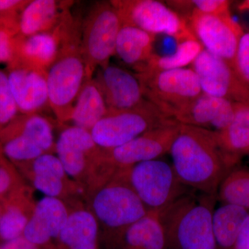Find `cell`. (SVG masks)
<instances>
[{
	"label": "cell",
	"instance_id": "obj_37",
	"mask_svg": "<svg viewBox=\"0 0 249 249\" xmlns=\"http://www.w3.org/2000/svg\"><path fill=\"white\" fill-rule=\"evenodd\" d=\"M13 175L6 167L0 165V196L6 194L12 186Z\"/></svg>",
	"mask_w": 249,
	"mask_h": 249
},
{
	"label": "cell",
	"instance_id": "obj_15",
	"mask_svg": "<svg viewBox=\"0 0 249 249\" xmlns=\"http://www.w3.org/2000/svg\"><path fill=\"white\" fill-rule=\"evenodd\" d=\"M235 104L229 100L202 93L177 111L172 119L178 124L220 132L233 119Z\"/></svg>",
	"mask_w": 249,
	"mask_h": 249
},
{
	"label": "cell",
	"instance_id": "obj_25",
	"mask_svg": "<svg viewBox=\"0 0 249 249\" xmlns=\"http://www.w3.org/2000/svg\"><path fill=\"white\" fill-rule=\"evenodd\" d=\"M248 210L235 205L222 204L214 209L212 227L218 249H232Z\"/></svg>",
	"mask_w": 249,
	"mask_h": 249
},
{
	"label": "cell",
	"instance_id": "obj_28",
	"mask_svg": "<svg viewBox=\"0 0 249 249\" xmlns=\"http://www.w3.org/2000/svg\"><path fill=\"white\" fill-rule=\"evenodd\" d=\"M217 198L222 204L249 211V170L235 167L229 172L218 188Z\"/></svg>",
	"mask_w": 249,
	"mask_h": 249
},
{
	"label": "cell",
	"instance_id": "obj_1",
	"mask_svg": "<svg viewBox=\"0 0 249 249\" xmlns=\"http://www.w3.org/2000/svg\"><path fill=\"white\" fill-rule=\"evenodd\" d=\"M82 22L70 9H66L53 31L58 37V52L47 70V88L49 107L60 123L70 121L77 98L86 80L82 51Z\"/></svg>",
	"mask_w": 249,
	"mask_h": 249
},
{
	"label": "cell",
	"instance_id": "obj_10",
	"mask_svg": "<svg viewBox=\"0 0 249 249\" xmlns=\"http://www.w3.org/2000/svg\"><path fill=\"white\" fill-rule=\"evenodd\" d=\"M179 127L178 123L167 124L148 131L121 146L101 149L100 163L114 175L139 163L160 159L170 152Z\"/></svg>",
	"mask_w": 249,
	"mask_h": 249
},
{
	"label": "cell",
	"instance_id": "obj_12",
	"mask_svg": "<svg viewBox=\"0 0 249 249\" xmlns=\"http://www.w3.org/2000/svg\"><path fill=\"white\" fill-rule=\"evenodd\" d=\"M192 69L198 77L203 93L249 104V85L225 60L204 49L192 64Z\"/></svg>",
	"mask_w": 249,
	"mask_h": 249
},
{
	"label": "cell",
	"instance_id": "obj_34",
	"mask_svg": "<svg viewBox=\"0 0 249 249\" xmlns=\"http://www.w3.org/2000/svg\"><path fill=\"white\" fill-rule=\"evenodd\" d=\"M29 1L23 0H0V16H17L22 12Z\"/></svg>",
	"mask_w": 249,
	"mask_h": 249
},
{
	"label": "cell",
	"instance_id": "obj_38",
	"mask_svg": "<svg viewBox=\"0 0 249 249\" xmlns=\"http://www.w3.org/2000/svg\"><path fill=\"white\" fill-rule=\"evenodd\" d=\"M238 9L241 11H249V0L242 1L238 6Z\"/></svg>",
	"mask_w": 249,
	"mask_h": 249
},
{
	"label": "cell",
	"instance_id": "obj_27",
	"mask_svg": "<svg viewBox=\"0 0 249 249\" xmlns=\"http://www.w3.org/2000/svg\"><path fill=\"white\" fill-rule=\"evenodd\" d=\"M204 49L196 39L182 41L178 42L173 53L165 55L153 53L147 62L135 70L137 73H142L186 68L188 65L193 63Z\"/></svg>",
	"mask_w": 249,
	"mask_h": 249
},
{
	"label": "cell",
	"instance_id": "obj_13",
	"mask_svg": "<svg viewBox=\"0 0 249 249\" xmlns=\"http://www.w3.org/2000/svg\"><path fill=\"white\" fill-rule=\"evenodd\" d=\"M7 72L11 92L21 114H40L49 107L47 71L18 58Z\"/></svg>",
	"mask_w": 249,
	"mask_h": 249
},
{
	"label": "cell",
	"instance_id": "obj_14",
	"mask_svg": "<svg viewBox=\"0 0 249 249\" xmlns=\"http://www.w3.org/2000/svg\"><path fill=\"white\" fill-rule=\"evenodd\" d=\"M108 110L122 111L142 106L147 101L136 75L116 65L98 69L93 76Z\"/></svg>",
	"mask_w": 249,
	"mask_h": 249
},
{
	"label": "cell",
	"instance_id": "obj_6",
	"mask_svg": "<svg viewBox=\"0 0 249 249\" xmlns=\"http://www.w3.org/2000/svg\"><path fill=\"white\" fill-rule=\"evenodd\" d=\"M175 123L176 121L165 116L155 105L146 101L133 109L108 110L107 114L90 132L100 148L110 150L148 131Z\"/></svg>",
	"mask_w": 249,
	"mask_h": 249
},
{
	"label": "cell",
	"instance_id": "obj_32",
	"mask_svg": "<svg viewBox=\"0 0 249 249\" xmlns=\"http://www.w3.org/2000/svg\"><path fill=\"white\" fill-rule=\"evenodd\" d=\"M18 108L10 88L7 73L0 70V131L18 116Z\"/></svg>",
	"mask_w": 249,
	"mask_h": 249
},
{
	"label": "cell",
	"instance_id": "obj_39",
	"mask_svg": "<svg viewBox=\"0 0 249 249\" xmlns=\"http://www.w3.org/2000/svg\"><path fill=\"white\" fill-rule=\"evenodd\" d=\"M1 213H2V211H1V208H0V217H1Z\"/></svg>",
	"mask_w": 249,
	"mask_h": 249
},
{
	"label": "cell",
	"instance_id": "obj_31",
	"mask_svg": "<svg viewBox=\"0 0 249 249\" xmlns=\"http://www.w3.org/2000/svg\"><path fill=\"white\" fill-rule=\"evenodd\" d=\"M19 16H0V62L9 63L14 58L15 43L19 35Z\"/></svg>",
	"mask_w": 249,
	"mask_h": 249
},
{
	"label": "cell",
	"instance_id": "obj_23",
	"mask_svg": "<svg viewBox=\"0 0 249 249\" xmlns=\"http://www.w3.org/2000/svg\"><path fill=\"white\" fill-rule=\"evenodd\" d=\"M107 112L106 101L96 81L93 78L85 80L70 119L74 124L73 126L91 132Z\"/></svg>",
	"mask_w": 249,
	"mask_h": 249
},
{
	"label": "cell",
	"instance_id": "obj_40",
	"mask_svg": "<svg viewBox=\"0 0 249 249\" xmlns=\"http://www.w3.org/2000/svg\"></svg>",
	"mask_w": 249,
	"mask_h": 249
},
{
	"label": "cell",
	"instance_id": "obj_22",
	"mask_svg": "<svg viewBox=\"0 0 249 249\" xmlns=\"http://www.w3.org/2000/svg\"><path fill=\"white\" fill-rule=\"evenodd\" d=\"M98 222L92 213L78 210L70 214L58 239L67 249H97Z\"/></svg>",
	"mask_w": 249,
	"mask_h": 249
},
{
	"label": "cell",
	"instance_id": "obj_4",
	"mask_svg": "<svg viewBox=\"0 0 249 249\" xmlns=\"http://www.w3.org/2000/svg\"><path fill=\"white\" fill-rule=\"evenodd\" d=\"M93 214L103 226L109 244L121 247L129 228L149 213L129 184L127 169L120 170L95 194Z\"/></svg>",
	"mask_w": 249,
	"mask_h": 249
},
{
	"label": "cell",
	"instance_id": "obj_18",
	"mask_svg": "<svg viewBox=\"0 0 249 249\" xmlns=\"http://www.w3.org/2000/svg\"><path fill=\"white\" fill-rule=\"evenodd\" d=\"M214 136L228 165L233 169L249 153V104L236 103L231 123Z\"/></svg>",
	"mask_w": 249,
	"mask_h": 249
},
{
	"label": "cell",
	"instance_id": "obj_35",
	"mask_svg": "<svg viewBox=\"0 0 249 249\" xmlns=\"http://www.w3.org/2000/svg\"><path fill=\"white\" fill-rule=\"evenodd\" d=\"M39 246L31 243L24 236L0 244V249H40Z\"/></svg>",
	"mask_w": 249,
	"mask_h": 249
},
{
	"label": "cell",
	"instance_id": "obj_5",
	"mask_svg": "<svg viewBox=\"0 0 249 249\" xmlns=\"http://www.w3.org/2000/svg\"><path fill=\"white\" fill-rule=\"evenodd\" d=\"M123 24L111 1H100L91 6L82 22V51L86 80L92 79L98 69L107 66L115 54L116 39Z\"/></svg>",
	"mask_w": 249,
	"mask_h": 249
},
{
	"label": "cell",
	"instance_id": "obj_21",
	"mask_svg": "<svg viewBox=\"0 0 249 249\" xmlns=\"http://www.w3.org/2000/svg\"><path fill=\"white\" fill-rule=\"evenodd\" d=\"M155 36L135 27L123 25L116 39L115 54L134 70L153 54Z\"/></svg>",
	"mask_w": 249,
	"mask_h": 249
},
{
	"label": "cell",
	"instance_id": "obj_36",
	"mask_svg": "<svg viewBox=\"0 0 249 249\" xmlns=\"http://www.w3.org/2000/svg\"><path fill=\"white\" fill-rule=\"evenodd\" d=\"M232 249H249V213L242 224Z\"/></svg>",
	"mask_w": 249,
	"mask_h": 249
},
{
	"label": "cell",
	"instance_id": "obj_3",
	"mask_svg": "<svg viewBox=\"0 0 249 249\" xmlns=\"http://www.w3.org/2000/svg\"><path fill=\"white\" fill-rule=\"evenodd\" d=\"M217 199L192 192L160 211L167 249H218L212 227Z\"/></svg>",
	"mask_w": 249,
	"mask_h": 249
},
{
	"label": "cell",
	"instance_id": "obj_29",
	"mask_svg": "<svg viewBox=\"0 0 249 249\" xmlns=\"http://www.w3.org/2000/svg\"><path fill=\"white\" fill-rule=\"evenodd\" d=\"M29 219L19 205L11 204L6 206L0 217V239L6 242L22 236Z\"/></svg>",
	"mask_w": 249,
	"mask_h": 249
},
{
	"label": "cell",
	"instance_id": "obj_16",
	"mask_svg": "<svg viewBox=\"0 0 249 249\" xmlns=\"http://www.w3.org/2000/svg\"><path fill=\"white\" fill-rule=\"evenodd\" d=\"M55 150L67 175L77 178L90 162L98 161L101 148L95 143L89 131L72 125L62 131Z\"/></svg>",
	"mask_w": 249,
	"mask_h": 249
},
{
	"label": "cell",
	"instance_id": "obj_33",
	"mask_svg": "<svg viewBox=\"0 0 249 249\" xmlns=\"http://www.w3.org/2000/svg\"><path fill=\"white\" fill-rule=\"evenodd\" d=\"M234 69L238 76L249 85V33L241 37L236 52Z\"/></svg>",
	"mask_w": 249,
	"mask_h": 249
},
{
	"label": "cell",
	"instance_id": "obj_30",
	"mask_svg": "<svg viewBox=\"0 0 249 249\" xmlns=\"http://www.w3.org/2000/svg\"><path fill=\"white\" fill-rule=\"evenodd\" d=\"M167 5L179 16L186 18L193 11L206 14L222 15L230 12L232 1L227 0H181L168 1Z\"/></svg>",
	"mask_w": 249,
	"mask_h": 249
},
{
	"label": "cell",
	"instance_id": "obj_20",
	"mask_svg": "<svg viewBox=\"0 0 249 249\" xmlns=\"http://www.w3.org/2000/svg\"><path fill=\"white\" fill-rule=\"evenodd\" d=\"M58 40L53 31L28 37L18 36L15 43L14 58L48 70L56 58Z\"/></svg>",
	"mask_w": 249,
	"mask_h": 249
},
{
	"label": "cell",
	"instance_id": "obj_24",
	"mask_svg": "<svg viewBox=\"0 0 249 249\" xmlns=\"http://www.w3.org/2000/svg\"><path fill=\"white\" fill-rule=\"evenodd\" d=\"M31 162L33 183L36 189L49 197L62 196L67 173L58 157L44 154Z\"/></svg>",
	"mask_w": 249,
	"mask_h": 249
},
{
	"label": "cell",
	"instance_id": "obj_9",
	"mask_svg": "<svg viewBox=\"0 0 249 249\" xmlns=\"http://www.w3.org/2000/svg\"><path fill=\"white\" fill-rule=\"evenodd\" d=\"M123 25L132 26L156 36L165 34L178 42L196 39L186 19L161 1L156 0L110 1Z\"/></svg>",
	"mask_w": 249,
	"mask_h": 249
},
{
	"label": "cell",
	"instance_id": "obj_8",
	"mask_svg": "<svg viewBox=\"0 0 249 249\" xmlns=\"http://www.w3.org/2000/svg\"><path fill=\"white\" fill-rule=\"evenodd\" d=\"M136 76L145 99L171 119L177 111L203 93L193 69L137 73Z\"/></svg>",
	"mask_w": 249,
	"mask_h": 249
},
{
	"label": "cell",
	"instance_id": "obj_11",
	"mask_svg": "<svg viewBox=\"0 0 249 249\" xmlns=\"http://www.w3.org/2000/svg\"><path fill=\"white\" fill-rule=\"evenodd\" d=\"M185 19L204 49L234 68L236 52L244 31L230 12L212 15L193 11Z\"/></svg>",
	"mask_w": 249,
	"mask_h": 249
},
{
	"label": "cell",
	"instance_id": "obj_19",
	"mask_svg": "<svg viewBox=\"0 0 249 249\" xmlns=\"http://www.w3.org/2000/svg\"><path fill=\"white\" fill-rule=\"evenodd\" d=\"M71 4L56 0H31L19 16V36L28 37L52 32L56 27L64 9Z\"/></svg>",
	"mask_w": 249,
	"mask_h": 249
},
{
	"label": "cell",
	"instance_id": "obj_7",
	"mask_svg": "<svg viewBox=\"0 0 249 249\" xmlns=\"http://www.w3.org/2000/svg\"><path fill=\"white\" fill-rule=\"evenodd\" d=\"M127 176L149 212L160 213L193 191L181 183L173 165L160 159L134 165L127 169Z\"/></svg>",
	"mask_w": 249,
	"mask_h": 249
},
{
	"label": "cell",
	"instance_id": "obj_17",
	"mask_svg": "<svg viewBox=\"0 0 249 249\" xmlns=\"http://www.w3.org/2000/svg\"><path fill=\"white\" fill-rule=\"evenodd\" d=\"M69 215L60 199L45 196L34 207L23 236L34 245H45L58 238Z\"/></svg>",
	"mask_w": 249,
	"mask_h": 249
},
{
	"label": "cell",
	"instance_id": "obj_26",
	"mask_svg": "<svg viewBox=\"0 0 249 249\" xmlns=\"http://www.w3.org/2000/svg\"><path fill=\"white\" fill-rule=\"evenodd\" d=\"M122 249H167L158 212H150L126 232Z\"/></svg>",
	"mask_w": 249,
	"mask_h": 249
},
{
	"label": "cell",
	"instance_id": "obj_2",
	"mask_svg": "<svg viewBox=\"0 0 249 249\" xmlns=\"http://www.w3.org/2000/svg\"><path fill=\"white\" fill-rule=\"evenodd\" d=\"M169 153L181 183L201 194L216 196L229 172L214 132L180 124Z\"/></svg>",
	"mask_w": 249,
	"mask_h": 249
}]
</instances>
